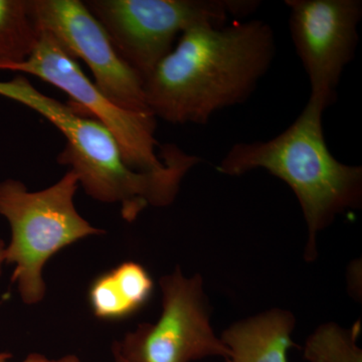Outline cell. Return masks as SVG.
Returning a JSON list of instances; mask_svg holds the SVG:
<instances>
[{
    "label": "cell",
    "mask_w": 362,
    "mask_h": 362,
    "mask_svg": "<svg viewBox=\"0 0 362 362\" xmlns=\"http://www.w3.org/2000/svg\"><path fill=\"white\" fill-rule=\"evenodd\" d=\"M40 35L32 0H0V70L25 62Z\"/></svg>",
    "instance_id": "7c38bea8"
},
{
    "label": "cell",
    "mask_w": 362,
    "mask_h": 362,
    "mask_svg": "<svg viewBox=\"0 0 362 362\" xmlns=\"http://www.w3.org/2000/svg\"><path fill=\"white\" fill-rule=\"evenodd\" d=\"M148 271L135 262H124L93 281L89 303L102 320H122L142 309L153 293Z\"/></svg>",
    "instance_id": "8fae6325"
},
{
    "label": "cell",
    "mask_w": 362,
    "mask_h": 362,
    "mask_svg": "<svg viewBox=\"0 0 362 362\" xmlns=\"http://www.w3.org/2000/svg\"><path fill=\"white\" fill-rule=\"evenodd\" d=\"M0 303H1V301H0ZM11 357L13 356L9 352H0V362H7Z\"/></svg>",
    "instance_id": "e0dca14e"
},
{
    "label": "cell",
    "mask_w": 362,
    "mask_h": 362,
    "mask_svg": "<svg viewBox=\"0 0 362 362\" xmlns=\"http://www.w3.org/2000/svg\"><path fill=\"white\" fill-rule=\"evenodd\" d=\"M119 56L143 81L175 47L187 28L226 25L261 6L258 0H85Z\"/></svg>",
    "instance_id": "5b68a950"
},
{
    "label": "cell",
    "mask_w": 362,
    "mask_h": 362,
    "mask_svg": "<svg viewBox=\"0 0 362 362\" xmlns=\"http://www.w3.org/2000/svg\"><path fill=\"white\" fill-rule=\"evenodd\" d=\"M4 70L35 76L64 90L76 107L110 131L118 141L124 160L133 170L156 173L168 165L171 144L161 147L157 153L156 117L125 110L112 102L51 33L42 32L28 59Z\"/></svg>",
    "instance_id": "8992f818"
},
{
    "label": "cell",
    "mask_w": 362,
    "mask_h": 362,
    "mask_svg": "<svg viewBox=\"0 0 362 362\" xmlns=\"http://www.w3.org/2000/svg\"><path fill=\"white\" fill-rule=\"evenodd\" d=\"M289 30L310 83V98L337 102L343 73L359 44L361 0H286Z\"/></svg>",
    "instance_id": "ba28073f"
},
{
    "label": "cell",
    "mask_w": 362,
    "mask_h": 362,
    "mask_svg": "<svg viewBox=\"0 0 362 362\" xmlns=\"http://www.w3.org/2000/svg\"><path fill=\"white\" fill-rule=\"evenodd\" d=\"M78 185L71 170L39 192H30L20 180L0 182V214L11 230L6 262L16 266L11 282L18 286L23 303L44 299L42 271L52 257L74 243L105 233L78 213L74 197Z\"/></svg>",
    "instance_id": "277c9868"
},
{
    "label": "cell",
    "mask_w": 362,
    "mask_h": 362,
    "mask_svg": "<svg viewBox=\"0 0 362 362\" xmlns=\"http://www.w3.org/2000/svg\"><path fill=\"white\" fill-rule=\"evenodd\" d=\"M162 311L156 323H143L114 349L132 362H194L230 354L214 332L199 274L187 278L180 267L159 281Z\"/></svg>",
    "instance_id": "52a82bcc"
},
{
    "label": "cell",
    "mask_w": 362,
    "mask_h": 362,
    "mask_svg": "<svg viewBox=\"0 0 362 362\" xmlns=\"http://www.w3.org/2000/svg\"><path fill=\"white\" fill-rule=\"evenodd\" d=\"M296 317L274 308L228 326L221 339L230 354L226 362H288V351L296 346L292 333Z\"/></svg>",
    "instance_id": "30bf717a"
},
{
    "label": "cell",
    "mask_w": 362,
    "mask_h": 362,
    "mask_svg": "<svg viewBox=\"0 0 362 362\" xmlns=\"http://www.w3.org/2000/svg\"><path fill=\"white\" fill-rule=\"evenodd\" d=\"M361 328V320L349 328L335 322L322 324L307 339L305 359L309 362H362V350L357 345Z\"/></svg>",
    "instance_id": "4fadbf2b"
},
{
    "label": "cell",
    "mask_w": 362,
    "mask_h": 362,
    "mask_svg": "<svg viewBox=\"0 0 362 362\" xmlns=\"http://www.w3.org/2000/svg\"><path fill=\"white\" fill-rule=\"evenodd\" d=\"M42 32L51 33L73 58L87 64L94 84L125 110L152 114L144 81L119 56L103 26L80 0H32Z\"/></svg>",
    "instance_id": "9c48e42d"
},
{
    "label": "cell",
    "mask_w": 362,
    "mask_h": 362,
    "mask_svg": "<svg viewBox=\"0 0 362 362\" xmlns=\"http://www.w3.org/2000/svg\"><path fill=\"white\" fill-rule=\"evenodd\" d=\"M0 96L25 105L58 128L65 136L66 146L57 160L70 166L92 199L120 204L122 218L128 223L147 207L170 206L183 178L202 161L171 144L165 168L139 173L126 164L118 141L103 124L75 105L42 94L25 76L0 82Z\"/></svg>",
    "instance_id": "7a4b0ae2"
},
{
    "label": "cell",
    "mask_w": 362,
    "mask_h": 362,
    "mask_svg": "<svg viewBox=\"0 0 362 362\" xmlns=\"http://www.w3.org/2000/svg\"><path fill=\"white\" fill-rule=\"evenodd\" d=\"M275 54L265 21L192 26L145 81L149 110L175 125H206L223 109L246 103Z\"/></svg>",
    "instance_id": "6da1fadb"
},
{
    "label": "cell",
    "mask_w": 362,
    "mask_h": 362,
    "mask_svg": "<svg viewBox=\"0 0 362 362\" xmlns=\"http://www.w3.org/2000/svg\"><path fill=\"white\" fill-rule=\"evenodd\" d=\"M6 247L4 240H0V274H1L2 265L6 262Z\"/></svg>",
    "instance_id": "9a60e30c"
},
{
    "label": "cell",
    "mask_w": 362,
    "mask_h": 362,
    "mask_svg": "<svg viewBox=\"0 0 362 362\" xmlns=\"http://www.w3.org/2000/svg\"><path fill=\"white\" fill-rule=\"evenodd\" d=\"M21 362H83L77 356H74V354H69V356H65L61 357V358L57 359H49L42 354H30V356H28L25 361Z\"/></svg>",
    "instance_id": "5bb4252c"
},
{
    "label": "cell",
    "mask_w": 362,
    "mask_h": 362,
    "mask_svg": "<svg viewBox=\"0 0 362 362\" xmlns=\"http://www.w3.org/2000/svg\"><path fill=\"white\" fill-rule=\"evenodd\" d=\"M112 354H113L114 362H132L126 359L123 356H121L114 347H112Z\"/></svg>",
    "instance_id": "2e32d148"
},
{
    "label": "cell",
    "mask_w": 362,
    "mask_h": 362,
    "mask_svg": "<svg viewBox=\"0 0 362 362\" xmlns=\"http://www.w3.org/2000/svg\"><path fill=\"white\" fill-rule=\"evenodd\" d=\"M327 109L309 97L287 129L269 140L235 143L216 166L228 176L263 169L291 188L306 221L303 257L308 263L318 257L319 233L362 206V166L343 163L331 153L322 123Z\"/></svg>",
    "instance_id": "3957f363"
}]
</instances>
